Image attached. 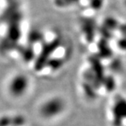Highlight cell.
<instances>
[{"label": "cell", "instance_id": "6da1fadb", "mask_svg": "<svg viewBox=\"0 0 126 126\" xmlns=\"http://www.w3.org/2000/svg\"><path fill=\"white\" fill-rule=\"evenodd\" d=\"M65 109V103L59 97H52L43 101L40 107V114L43 119H51L60 115Z\"/></svg>", "mask_w": 126, "mask_h": 126}, {"label": "cell", "instance_id": "7a4b0ae2", "mask_svg": "<svg viewBox=\"0 0 126 126\" xmlns=\"http://www.w3.org/2000/svg\"><path fill=\"white\" fill-rule=\"evenodd\" d=\"M30 87V80L24 74H16L8 81V91L15 98L25 95Z\"/></svg>", "mask_w": 126, "mask_h": 126}]
</instances>
